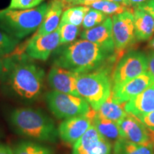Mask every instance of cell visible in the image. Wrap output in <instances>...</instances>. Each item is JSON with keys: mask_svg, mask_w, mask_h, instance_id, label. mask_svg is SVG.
Listing matches in <instances>:
<instances>
[{"mask_svg": "<svg viewBox=\"0 0 154 154\" xmlns=\"http://www.w3.org/2000/svg\"><path fill=\"white\" fill-rule=\"evenodd\" d=\"M24 54L12 53L3 59L1 79L8 93L24 102L36 101L44 87V71Z\"/></svg>", "mask_w": 154, "mask_h": 154, "instance_id": "obj_1", "label": "cell"}, {"mask_svg": "<svg viewBox=\"0 0 154 154\" xmlns=\"http://www.w3.org/2000/svg\"><path fill=\"white\" fill-rule=\"evenodd\" d=\"M65 45L56 51L54 66L78 74L98 69L113 55L101 46L82 38Z\"/></svg>", "mask_w": 154, "mask_h": 154, "instance_id": "obj_2", "label": "cell"}, {"mask_svg": "<svg viewBox=\"0 0 154 154\" xmlns=\"http://www.w3.org/2000/svg\"><path fill=\"white\" fill-rule=\"evenodd\" d=\"M8 120L17 134L30 139L53 143L59 138L54 122L39 109L17 108L9 113Z\"/></svg>", "mask_w": 154, "mask_h": 154, "instance_id": "obj_3", "label": "cell"}, {"mask_svg": "<svg viewBox=\"0 0 154 154\" xmlns=\"http://www.w3.org/2000/svg\"><path fill=\"white\" fill-rule=\"evenodd\" d=\"M49 4L43 3L29 9L7 8L0 10V29L20 40L41 25Z\"/></svg>", "mask_w": 154, "mask_h": 154, "instance_id": "obj_4", "label": "cell"}, {"mask_svg": "<svg viewBox=\"0 0 154 154\" xmlns=\"http://www.w3.org/2000/svg\"><path fill=\"white\" fill-rule=\"evenodd\" d=\"M77 91L93 110L97 111L112 92L111 81L106 69H98L92 72L79 74Z\"/></svg>", "mask_w": 154, "mask_h": 154, "instance_id": "obj_5", "label": "cell"}, {"mask_svg": "<svg viewBox=\"0 0 154 154\" xmlns=\"http://www.w3.org/2000/svg\"><path fill=\"white\" fill-rule=\"evenodd\" d=\"M45 101L49 111L60 119L88 115L92 110L87 101L81 96L54 90L46 94Z\"/></svg>", "mask_w": 154, "mask_h": 154, "instance_id": "obj_6", "label": "cell"}, {"mask_svg": "<svg viewBox=\"0 0 154 154\" xmlns=\"http://www.w3.org/2000/svg\"><path fill=\"white\" fill-rule=\"evenodd\" d=\"M147 57L138 51H130L119 61L112 74L113 87L120 86L147 72Z\"/></svg>", "mask_w": 154, "mask_h": 154, "instance_id": "obj_7", "label": "cell"}, {"mask_svg": "<svg viewBox=\"0 0 154 154\" xmlns=\"http://www.w3.org/2000/svg\"><path fill=\"white\" fill-rule=\"evenodd\" d=\"M111 19L115 51L119 54L131 47L136 39L134 14L126 11L113 15Z\"/></svg>", "mask_w": 154, "mask_h": 154, "instance_id": "obj_8", "label": "cell"}, {"mask_svg": "<svg viewBox=\"0 0 154 154\" xmlns=\"http://www.w3.org/2000/svg\"><path fill=\"white\" fill-rule=\"evenodd\" d=\"M60 46L59 28L50 34L34 35L26 43L25 51L30 58L36 60L46 61Z\"/></svg>", "mask_w": 154, "mask_h": 154, "instance_id": "obj_9", "label": "cell"}, {"mask_svg": "<svg viewBox=\"0 0 154 154\" xmlns=\"http://www.w3.org/2000/svg\"><path fill=\"white\" fill-rule=\"evenodd\" d=\"M92 111L93 109L88 115L78 116L64 119L57 128L59 138L64 143L74 146L93 126Z\"/></svg>", "mask_w": 154, "mask_h": 154, "instance_id": "obj_10", "label": "cell"}, {"mask_svg": "<svg viewBox=\"0 0 154 154\" xmlns=\"http://www.w3.org/2000/svg\"><path fill=\"white\" fill-rule=\"evenodd\" d=\"M118 126L121 138L132 143L152 145L153 134L151 131L138 117L127 113L118 123Z\"/></svg>", "mask_w": 154, "mask_h": 154, "instance_id": "obj_11", "label": "cell"}, {"mask_svg": "<svg viewBox=\"0 0 154 154\" xmlns=\"http://www.w3.org/2000/svg\"><path fill=\"white\" fill-rule=\"evenodd\" d=\"M111 142L92 126L74 144L72 154H111Z\"/></svg>", "mask_w": 154, "mask_h": 154, "instance_id": "obj_12", "label": "cell"}, {"mask_svg": "<svg viewBox=\"0 0 154 154\" xmlns=\"http://www.w3.org/2000/svg\"><path fill=\"white\" fill-rule=\"evenodd\" d=\"M154 83V78L146 72L120 86L113 87V98L121 103H126L142 93Z\"/></svg>", "mask_w": 154, "mask_h": 154, "instance_id": "obj_13", "label": "cell"}, {"mask_svg": "<svg viewBox=\"0 0 154 154\" xmlns=\"http://www.w3.org/2000/svg\"><path fill=\"white\" fill-rule=\"evenodd\" d=\"M78 73L54 66L48 74V82L54 91L80 96L77 91Z\"/></svg>", "mask_w": 154, "mask_h": 154, "instance_id": "obj_14", "label": "cell"}, {"mask_svg": "<svg viewBox=\"0 0 154 154\" xmlns=\"http://www.w3.org/2000/svg\"><path fill=\"white\" fill-rule=\"evenodd\" d=\"M80 37L101 46L111 54L114 53L115 46L112 33V19L107 17L101 24L81 33Z\"/></svg>", "mask_w": 154, "mask_h": 154, "instance_id": "obj_15", "label": "cell"}, {"mask_svg": "<svg viewBox=\"0 0 154 154\" xmlns=\"http://www.w3.org/2000/svg\"><path fill=\"white\" fill-rule=\"evenodd\" d=\"M125 109L128 113L140 116L154 111V83L149 88L127 101Z\"/></svg>", "mask_w": 154, "mask_h": 154, "instance_id": "obj_16", "label": "cell"}, {"mask_svg": "<svg viewBox=\"0 0 154 154\" xmlns=\"http://www.w3.org/2000/svg\"><path fill=\"white\" fill-rule=\"evenodd\" d=\"M63 10L64 6L61 0H52L49 4L47 12L36 34L44 35L57 30L60 24Z\"/></svg>", "mask_w": 154, "mask_h": 154, "instance_id": "obj_17", "label": "cell"}, {"mask_svg": "<svg viewBox=\"0 0 154 154\" xmlns=\"http://www.w3.org/2000/svg\"><path fill=\"white\" fill-rule=\"evenodd\" d=\"M133 14L136 39H149L154 34V17L138 7H134Z\"/></svg>", "mask_w": 154, "mask_h": 154, "instance_id": "obj_18", "label": "cell"}, {"mask_svg": "<svg viewBox=\"0 0 154 154\" xmlns=\"http://www.w3.org/2000/svg\"><path fill=\"white\" fill-rule=\"evenodd\" d=\"M92 125L101 136L109 141H116L121 138L120 131L117 123L103 118L96 111H93L91 114Z\"/></svg>", "mask_w": 154, "mask_h": 154, "instance_id": "obj_19", "label": "cell"}, {"mask_svg": "<svg viewBox=\"0 0 154 154\" xmlns=\"http://www.w3.org/2000/svg\"><path fill=\"white\" fill-rule=\"evenodd\" d=\"M125 105L126 103H121L116 101L113 98L111 92L109 99L101 106L96 112L103 118L118 124L128 113L125 109Z\"/></svg>", "mask_w": 154, "mask_h": 154, "instance_id": "obj_20", "label": "cell"}, {"mask_svg": "<svg viewBox=\"0 0 154 154\" xmlns=\"http://www.w3.org/2000/svg\"><path fill=\"white\" fill-rule=\"evenodd\" d=\"M151 144H139L119 138L113 145V154H154Z\"/></svg>", "mask_w": 154, "mask_h": 154, "instance_id": "obj_21", "label": "cell"}, {"mask_svg": "<svg viewBox=\"0 0 154 154\" xmlns=\"http://www.w3.org/2000/svg\"><path fill=\"white\" fill-rule=\"evenodd\" d=\"M13 151L14 154H54L49 146L29 140L19 142L14 146Z\"/></svg>", "mask_w": 154, "mask_h": 154, "instance_id": "obj_22", "label": "cell"}, {"mask_svg": "<svg viewBox=\"0 0 154 154\" xmlns=\"http://www.w3.org/2000/svg\"><path fill=\"white\" fill-rule=\"evenodd\" d=\"M90 9L87 6H76L69 7L63 11L60 24H70L80 26L82 24L84 17Z\"/></svg>", "mask_w": 154, "mask_h": 154, "instance_id": "obj_23", "label": "cell"}, {"mask_svg": "<svg viewBox=\"0 0 154 154\" xmlns=\"http://www.w3.org/2000/svg\"><path fill=\"white\" fill-rule=\"evenodd\" d=\"M90 7L101 11L106 15L119 14L126 11L134 12V9H132L131 7H127L121 4L109 1V0H99L91 4Z\"/></svg>", "mask_w": 154, "mask_h": 154, "instance_id": "obj_24", "label": "cell"}, {"mask_svg": "<svg viewBox=\"0 0 154 154\" xmlns=\"http://www.w3.org/2000/svg\"><path fill=\"white\" fill-rule=\"evenodd\" d=\"M60 45H65L76 41L80 32V27L70 24H60L59 26Z\"/></svg>", "mask_w": 154, "mask_h": 154, "instance_id": "obj_25", "label": "cell"}, {"mask_svg": "<svg viewBox=\"0 0 154 154\" xmlns=\"http://www.w3.org/2000/svg\"><path fill=\"white\" fill-rule=\"evenodd\" d=\"M19 43V40L0 29V57L9 55Z\"/></svg>", "mask_w": 154, "mask_h": 154, "instance_id": "obj_26", "label": "cell"}, {"mask_svg": "<svg viewBox=\"0 0 154 154\" xmlns=\"http://www.w3.org/2000/svg\"><path fill=\"white\" fill-rule=\"evenodd\" d=\"M107 18L106 14L97 9L90 8L84 17L82 22V27L85 29H89L101 24Z\"/></svg>", "mask_w": 154, "mask_h": 154, "instance_id": "obj_27", "label": "cell"}, {"mask_svg": "<svg viewBox=\"0 0 154 154\" xmlns=\"http://www.w3.org/2000/svg\"><path fill=\"white\" fill-rule=\"evenodd\" d=\"M44 0H11L9 8L14 9H29L38 7Z\"/></svg>", "mask_w": 154, "mask_h": 154, "instance_id": "obj_28", "label": "cell"}, {"mask_svg": "<svg viewBox=\"0 0 154 154\" xmlns=\"http://www.w3.org/2000/svg\"><path fill=\"white\" fill-rule=\"evenodd\" d=\"M61 1L62 2L63 6H64V9H66V7L69 8V7H76L77 5L90 7L91 4L95 2L99 1V0H61Z\"/></svg>", "mask_w": 154, "mask_h": 154, "instance_id": "obj_29", "label": "cell"}, {"mask_svg": "<svg viewBox=\"0 0 154 154\" xmlns=\"http://www.w3.org/2000/svg\"><path fill=\"white\" fill-rule=\"evenodd\" d=\"M140 119L149 129L154 132V111L147 114L136 116Z\"/></svg>", "mask_w": 154, "mask_h": 154, "instance_id": "obj_30", "label": "cell"}, {"mask_svg": "<svg viewBox=\"0 0 154 154\" xmlns=\"http://www.w3.org/2000/svg\"><path fill=\"white\" fill-rule=\"evenodd\" d=\"M138 7L149 12L152 17H154V0H149L146 3L138 6Z\"/></svg>", "mask_w": 154, "mask_h": 154, "instance_id": "obj_31", "label": "cell"}, {"mask_svg": "<svg viewBox=\"0 0 154 154\" xmlns=\"http://www.w3.org/2000/svg\"><path fill=\"white\" fill-rule=\"evenodd\" d=\"M147 72L154 78V51L150 54L147 57Z\"/></svg>", "mask_w": 154, "mask_h": 154, "instance_id": "obj_32", "label": "cell"}, {"mask_svg": "<svg viewBox=\"0 0 154 154\" xmlns=\"http://www.w3.org/2000/svg\"><path fill=\"white\" fill-rule=\"evenodd\" d=\"M0 154H14L13 149L7 144L0 143Z\"/></svg>", "mask_w": 154, "mask_h": 154, "instance_id": "obj_33", "label": "cell"}, {"mask_svg": "<svg viewBox=\"0 0 154 154\" xmlns=\"http://www.w3.org/2000/svg\"><path fill=\"white\" fill-rule=\"evenodd\" d=\"M149 0H126V2H128V5L131 7H138V6L143 5V4L146 3V2H148Z\"/></svg>", "mask_w": 154, "mask_h": 154, "instance_id": "obj_34", "label": "cell"}, {"mask_svg": "<svg viewBox=\"0 0 154 154\" xmlns=\"http://www.w3.org/2000/svg\"><path fill=\"white\" fill-rule=\"evenodd\" d=\"M109 1L115 2L121 4V5H124L125 6H127V7H131V6H130L129 5H128V2H126V0H109Z\"/></svg>", "mask_w": 154, "mask_h": 154, "instance_id": "obj_35", "label": "cell"}, {"mask_svg": "<svg viewBox=\"0 0 154 154\" xmlns=\"http://www.w3.org/2000/svg\"><path fill=\"white\" fill-rule=\"evenodd\" d=\"M3 72V59L0 57V78H1L2 74Z\"/></svg>", "mask_w": 154, "mask_h": 154, "instance_id": "obj_36", "label": "cell"}, {"mask_svg": "<svg viewBox=\"0 0 154 154\" xmlns=\"http://www.w3.org/2000/svg\"><path fill=\"white\" fill-rule=\"evenodd\" d=\"M149 46V47L151 48V49H153V51H154V37H153V39H152L151 41L150 42Z\"/></svg>", "mask_w": 154, "mask_h": 154, "instance_id": "obj_37", "label": "cell"}, {"mask_svg": "<svg viewBox=\"0 0 154 154\" xmlns=\"http://www.w3.org/2000/svg\"><path fill=\"white\" fill-rule=\"evenodd\" d=\"M0 138H1V137H0Z\"/></svg>", "mask_w": 154, "mask_h": 154, "instance_id": "obj_38", "label": "cell"}]
</instances>
